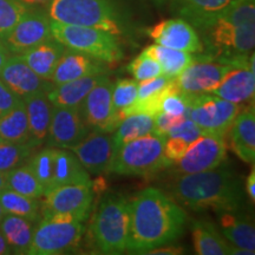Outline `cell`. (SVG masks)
<instances>
[{
	"label": "cell",
	"instance_id": "cell-1",
	"mask_svg": "<svg viewBox=\"0 0 255 255\" xmlns=\"http://www.w3.org/2000/svg\"><path fill=\"white\" fill-rule=\"evenodd\" d=\"M184 209L156 188H146L129 202V234L127 252L143 254L165 246L183 234Z\"/></svg>",
	"mask_w": 255,
	"mask_h": 255
},
{
	"label": "cell",
	"instance_id": "cell-2",
	"mask_svg": "<svg viewBox=\"0 0 255 255\" xmlns=\"http://www.w3.org/2000/svg\"><path fill=\"white\" fill-rule=\"evenodd\" d=\"M171 193L177 202L197 212H239L245 206V190L240 178L228 165L180 175L171 186Z\"/></svg>",
	"mask_w": 255,
	"mask_h": 255
},
{
	"label": "cell",
	"instance_id": "cell-3",
	"mask_svg": "<svg viewBox=\"0 0 255 255\" xmlns=\"http://www.w3.org/2000/svg\"><path fill=\"white\" fill-rule=\"evenodd\" d=\"M46 12L52 21L100 28L119 37L124 21L113 0H51Z\"/></svg>",
	"mask_w": 255,
	"mask_h": 255
},
{
	"label": "cell",
	"instance_id": "cell-4",
	"mask_svg": "<svg viewBox=\"0 0 255 255\" xmlns=\"http://www.w3.org/2000/svg\"><path fill=\"white\" fill-rule=\"evenodd\" d=\"M164 136L150 132L126 143L114 155L108 173L146 177L171 167L164 155Z\"/></svg>",
	"mask_w": 255,
	"mask_h": 255
},
{
	"label": "cell",
	"instance_id": "cell-5",
	"mask_svg": "<svg viewBox=\"0 0 255 255\" xmlns=\"http://www.w3.org/2000/svg\"><path fill=\"white\" fill-rule=\"evenodd\" d=\"M91 234L101 253L116 255L127 252L129 202L117 194H107L92 219Z\"/></svg>",
	"mask_w": 255,
	"mask_h": 255
},
{
	"label": "cell",
	"instance_id": "cell-6",
	"mask_svg": "<svg viewBox=\"0 0 255 255\" xmlns=\"http://www.w3.org/2000/svg\"><path fill=\"white\" fill-rule=\"evenodd\" d=\"M51 31L52 37L65 47L105 64H115L124 57L117 37L100 28L52 21Z\"/></svg>",
	"mask_w": 255,
	"mask_h": 255
},
{
	"label": "cell",
	"instance_id": "cell-7",
	"mask_svg": "<svg viewBox=\"0 0 255 255\" xmlns=\"http://www.w3.org/2000/svg\"><path fill=\"white\" fill-rule=\"evenodd\" d=\"M81 220L65 214H46L33 231L30 255H58L68 253L78 246L84 234Z\"/></svg>",
	"mask_w": 255,
	"mask_h": 255
},
{
	"label": "cell",
	"instance_id": "cell-8",
	"mask_svg": "<svg viewBox=\"0 0 255 255\" xmlns=\"http://www.w3.org/2000/svg\"><path fill=\"white\" fill-rule=\"evenodd\" d=\"M181 94V92H180ZM187 103L186 117L203 132L225 135L241 111L240 104L226 101L214 94H182Z\"/></svg>",
	"mask_w": 255,
	"mask_h": 255
},
{
	"label": "cell",
	"instance_id": "cell-9",
	"mask_svg": "<svg viewBox=\"0 0 255 255\" xmlns=\"http://www.w3.org/2000/svg\"><path fill=\"white\" fill-rule=\"evenodd\" d=\"M113 89L114 83L105 75L78 105L81 119L90 131L111 133L124 120L114 109Z\"/></svg>",
	"mask_w": 255,
	"mask_h": 255
},
{
	"label": "cell",
	"instance_id": "cell-10",
	"mask_svg": "<svg viewBox=\"0 0 255 255\" xmlns=\"http://www.w3.org/2000/svg\"><path fill=\"white\" fill-rule=\"evenodd\" d=\"M227 157L225 135L205 132L188 146L186 154L174 162L173 171L180 175L196 174L212 170L221 165Z\"/></svg>",
	"mask_w": 255,
	"mask_h": 255
},
{
	"label": "cell",
	"instance_id": "cell-11",
	"mask_svg": "<svg viewBox=\"0 0 255 255\" xmlns=\"http://www.w3.org/2000/svg\"><path fill=\"white\" fill-rule=\"evenodd\" d=\"M51 18L43 7L27 8L18 23L0 37L9 55H23L52 37Z\"/></svg>",
	"mask_w": 255,
	"mask_h": 255
},
{
	"label": "cell",
	"instance_id": "cell-12",
	"mask_svg": "<svg viewBox=\"0 0 255 255\" xmlns=\"http://www.w3.org/2000/svg\"><path fill=\"white\" fill-rule=\"evenodd\" d=\"M41 215L65 214L85 221L94 202L92 184H66L44 194Z\"/></svg>",
	"mask_w": 255,
	"mask_h": 255
},
{
	"label": "cell",
	"instance_id": "cell-13",
	"mask_svg": "<svg viewBox=\"0 0 255 255\" xmlns=\"http://www.w3.org/2000/svg\"><path fill=\"white\" fill-rule=\"evenodd\" d=\"M231 68L228 64L213 62L208 57H194L193 63L174 78L175 85L181 94H213Z\"/></svg>",
	"mask_w": 255,
	"mask_h": 255
},
{
	"label": "cell",
	"instance_id": "cell-14",
	"mask_svg": "<svg viewBox=\"0 0 255 255\" xmlns=\"http://www.w3.org/2000/svg\"><path fill=\"white\" fill-rule=\"evenodd\" d=\"M88 129L81 119L78 107H53L47 131V146L71 149L88 136Z\"/></svg>",
	"mask_w": 255,
	"mask_h": 255
},
{
	"label": "cell",
	"instance_id": "cell-15",
	"mask_svg": "<svg viewBox=\"0 0 255 255\" xmlns=\"http://www.w3.org/2000/svg\"><path fill=\"white\" fill-rule=\"evenodd\" d=\"M148 36L155 41L170 49L189 53H202L203 44L193 25L182 18L162 20L146 30Z\"/></svg>",
	"mask_w": 255,
	"mask_h": 255
},
{
	"label": "cell",
	"instance_id": "cell-16",
	"mask_svg": "<svg viewBox=\"0 0 255 255\" xmlns=\"http://www.w3.org/2000/svg\"><path fill=\"white\" fill-rule=\"evenodd\" d=\"M0 79L20 100L40 92L47 94L55 87L51 81L39 77L19 55H9L5 65L0 70Z\"/></svg>",
	"mask_w": 255,
	"mask_h": 255
},
{
	"label": "cell",
	"instance_id": "cell-17",
	"mask_svg": "<svg viewBox=\"0 0 255 255\" xmlns=\"http://www.w3.org/2000/svg\"><path fill=\"white\" fill-rule=\"evenodd\" d=\"M70 150L90 175L108 173L113 161V142L109 133L90 131Z\"/></svg>",
	"mask_w": 255,
	"mask_h": 255
},
{
	"label": "cell",
	"instance_id": "cell-18",
	"mask_svg": "<svg viewBox=\"0 0 255 255\" xmlns=\"http://www.w3.org/2000/svg\"><path fill=\"white\" fill-rule=\"evenodd\" d=\"M107 72L108 68L105 63L66 47L62 58L57 64L51 82L55 85H58L89 76L105 75Z\"/></svg>",
	"mask_w": 255,
	"mask_h": 255
},
{
	"label": "cell",
	"instance_id": "cell-19",
	"mask_svg": "<svg viewBox=\"0 0 255 255\" xmlns=\"http://www.w3.org/2000/svg\"><path fill=\"white\" fill-rule=\"evenodd\" d=\"M213 94L237 104L254 101L255 71L242 66H232Z\"/></svg>",
	"mask_w": 255,
	"mask_h": 255
},
{
	"label": "cell",
	"instance_id": "cell-20",
	"mask_svg": "<svg viewBox=\"0 0 255 255\" xmlns=\"http://www.w3.org/2000/svg\"><path fill=\"white\" fill-rule=\"evenodd\" d=\"M231 145L239 158L246 163L255 159V110L254 105L241 110L231 127Z\"/></svg>",
	"mask_w": 255,
	"mask_h": 255
},
{
	"label": "cell",
	"instance_id": "cell-21",
	"mask_svg": "<svg viewBox=\"0 0 255 255\" xmlns=\"http://www.w3.org/2000/svg\"><path fill=\"white\" fill-rule=\"evenodd\" d=\"M233 0H174L175 8L181 18L200 28L209 27Z\"/></svg>",
	"mask_w": 255,
	"mask_h": 255
},
{
	"label": "cell",
	"instance_id": "cell-22",
	"mask_svg": "<svg viewBox=\"0 0 255 255\" xmlns=\"http://www.w3.org/2000/svg\"><path fill=\"white\" fill-rule=\"evenodd\" d=\"M23 101L26 108L30 131L28 142L37 149L46 141L53 105L47 98L46 92L30 96Z\"/></svg>",
	"mask_w": 255,
	"mask_h": 255
},
{
	"label": "cell",
	"instance_id": "cell-23",
	"mask_svg": "<svg viewBox=\"0 0 255 255\" xmlns=\"http://www.w3.org/2000/svg\"><path fill=\"white\" fill-rule=\"evenodd\" d=\"M219 223L222 234L232 246L251 251L255 254V229L254 223L248 216L239 212L218 213Z\"/></svg>",
	"mask_w": 255,
	"mask_h": 255
},
{
	"label": "cell",
	"instance_id": "cell-24",
	"mask_svg": "<svg viewBox=\"0 0 255 255\" xmlns=\"http://www.w3.org/2000/svg\"><path fill=\"white\" fill-rule=\"evenodd\" d=\"M66 47L53 37L19 55L39 77L51 81Z\"/></svg>",
	"mask_w": 255,
	"mask_h": 255
},
{
	"label": "cell",
	"instance_id": "cell-25",
	"mask_svg": "<svg viewBox=\"0 0 255 255\" xmlns=\"http://www.w3.org/2000/svg\"><path fill=\"white\" fill-rule=\"evenodd\" d=\"M66 184H92V181L90 174L71 150L56 148L53 175L49 190Z\"/></svg>",
	"mask_w": 255,
	"mask_h": 255
},
{
	"label": "cell",
	"instance_id": "cell-26",
	"mask_svg": "<svg viewBox=\"0 0 255 255\" xmlns=\"http://www.w3.org/2000/svg\"><path fill=\"white\" fill-rule=\"evenodd\" d=\"M104 76H89V77L55 85L47 92V98L53 107H78L89 92L103 79Z\"/></svg>",
	"mask_w": 255,
	"mask_h": 255
},
{
	"label": "cell",
	"instance_id": "cell-27",
	"mask_svg": "<svg viewBox=\"0 0 255 255\" xmlns=\"http://www.w3.org/2000/svg\"><path fill=\"white\" fill-rule=\"evenodd\" d=\"M34 227V221L17 215L5 214L0 221V232L14 254H27Z\"/></svg>",
	"mask_w": 255,
	"mask_h": 255
},
{
	"label": "cell",
	"instance_id": "cell-28",
	"mask_svg": "<svg viewBox=\"0 0 255 255\" xmlns=\"http://www.w3.org/2000/svg\"><path fill=\"white\" fill-rule=\"evenodd\" d=\"M191 235H193L195 252L199 255L232 254L233 246L212 223L207 221H193Z\"/></svg>",
	"mask_w": 255,
	"mask_h": 255
},
{
	"label": "cell",
	"instance_id": "cell-29",
	"mask_svg": "<svg viewBox=\"0 0 255 255\" xmlns=\"http://www.w3.org/2000/svg\"><path fill=\"white\" fill-rule=\"evenodd\" d=\"M142 52L152 57L161 66L162 75L168 78L177 77L194 60L193 53L170 49L159 44L146 46Z\"/></svg>",
	"mask_w": 255,
	"mask_h": 255
},
{
	"label": "cell",
	"instance_id": "cell-30",
	"mask_svg": "<svg viewBox=\"0 0 255 255\" xmlns=\"http://www.w3.org/2000/svg\"><path fill=\"white\" fill-rule=\"evenodd\" d=\"M154 119L145 114H135L127 116L111 136L113 142V157L117 150L126 143L152 132Z\"/></svg>",
	"mask_w": 255,
	"mask_h": 255
},
{
	"label": "cell",
	"instance_id": "cell-31",
	"mask_svg": "<svg viewBox=\"0 0 255 255\" xmlns=\"http://www.w3.org/2000/svg\"><path fill=\"white\" fill-rule=\"evenodd\" d=\"M0 139L9 142H28L30 139L26 108L23 100L13 109L0 116Z\"/></svg>",
	"mask_w": 255,
	"mask_h": 255
},
{
	"label": "cell",
	"instance_id": "cell-32",
	"mask_svg": "<svg viewBox=\"0 0 255 255\" xmlns=\"http://www.w3.org/2000/svg\"><path fill=\"white\" fill-rule=\"evenodd\" d=\"M0 205L4 209L5 214L21 216L34 222L39 220L41 213V202L39 199L25 196L9 188H5L0 191Z\"/></svg>",
	"mask_w": 255,
	"mask_h": 255
},
{
	"label": "cell",
	"instance_id": "cell-33",
	"mask_svg": "<svg viewBox=\"0 0 255 255\" xmlns=\"http://www.w3.org/2000/svg\"><path fill=\"white\" fill-rule=\"evenodd\" d=\"M6 188H9L19 194H23L25 196L39 200L45 193L43 186L27 162L8 171L7 187Z\"/></svg>",
	"mask_w": 255,
	"mask_h": 255
},
{
	"label": "cell",
	"instance_id": "cell-34",
	"mask_svg": "<svg viewBox=\"0 0 255 255\" xmlns=\"http://www.w3.org/2000/svg\"><path fill=\"white\" fill-rule=\"evenodd\" d=\"M36 150L30 142L0 141V171L8 173L12 169L26 163Z\"/></svg>",
	"mask_w": 255,
	"mask_h": 255
},
{
	"label": "cell",
	"instance_id": "cell-35",
	"mask_svg": "<svg viewBox=\"0 0 255 255\" xmlns=\"http://www.w3.org/2000/svg\"><path fill=\"white\" fill-rule=\"evenodd\" d=\"M55 150L56 148L47 146V148L43 149L37 154L32 155L27 161V163L31 165L32 170L34 171L37 178L43 186L45 193L50 189L51 181H52L53 165H55Z\"/></svg>",
	"mask_w": 255,
	"mask_h": 255
},
{
	"label": "cell",
	"instance_id": "cell-36",
	"mask_svg": "<svg viewBox=\"0 0 255 255\" xmlns=\"http://www.w3.org/2000/svg\"><path fill=\"white\" fill-rule=\"evenodd\" d=\"M138 82L135 79H120L113 89V105L116 113H122L124 109L132 105L137 100Z\"/></svg>",
	"mask_w": 255,
	"mask_h": 255
},
{
	"label": "cell",
	"instance_id": "cell-37",
	"mask_svg": "<svg viewBox=\"0 0 255 255\" xmlns=\"http://www.w3.org/2000/svg\"><path fill=\"white\" fill-rule=\"evenodd\" d=\"M128 72H130L137 82H144L156 78L162 75V69L159 64L152 57L142 52L138 57L132 59L127 66Z\"/></svg>",
	"mask_w": 255,
	"mask_h": 255
},
{
	"label": "cell",
	"instance_id": "cell-38",
	"mask_svg": "<svg viewBox=\"0 0 255 255\" xmlns=\"http://www.w3.org/2000/svg\"><path fill=\"white\" fill-rule=\"evenodd\" d=\"M26 9L19 0H0V37L18 23Z\"/></svg>",
	"mask_w": 255,
	"mask_h": 255
},
{
	"label": "cell",
	"instance_id": "cell-39",
	"mask_svg": "<svg viewBox=\"0 0 255 255\" xmlns=\"http://www.w3.org/2000/svg\"><path fill=\"white\" fill-rule=\"evenodd\" d=\"M152 119H154L152 132L156 133V135L165 137V135H167L171 129H174V128L177 127L178 124L182 123L187 117L184 116V115H171L161 111V113L156 114Z\"/></svg>",
	"mask_w": 255,
	"mask_h": 255
},
{
	"label": "cell",
	"instance_id": "cell-40",
	"mask_svg": "<svg viewBox=\"0 0 255 255\" xmlns=\"http://www.w3.org/2000/svg\"><path fill=\"white\" fill-rule=\"evenodd\" d=\"M161 111L171 115H184L186 116L187 111V103L184 101L182 94L174 90L168 92L164 96L163 100L161 102V107H159Z\"/></svg>",
	"mask_w": 255,
	"mask_h": 255
},
{
	"label": "cell",
	"instance_id": "cell-41",
	"mask_svg": "<svg viewBox=\"0 0 255 255\" xmlns=\"http://www.w3.org/2000/svg\"><path fill=\"white\" fill-rule=\"evenodd\" d=\"M203 132V130L196 126L193 121L186 119L182 123L178 124L174 129H171L165 137H181V138L186 139L187 142H194L197 137H200Z\"/></svg>",
	"mask_w": 255,
	"mask_h": 255
},
{
	"label": "cell",
	"instance_id": "cell-42",
	"mask_svg": "<svg viewBox=\"0 0 255 255\" xmlns=\"http://www.w3.org/2000/svg\"><path fill=\"white\" fill-rule=\"evenodd\" d=\"M190 143L181 137H165L164 142V155L171 164L177 162L182 156L186 154L188 146Z\"/></svg>",
	"mask_w": 255,
	"mask_h": 255
},
{
	"label": "cell",
	"instance_id": "cell-43",
	"mask_svg": "<svg viewBox=\"0 0 255 255\" xmlns=\"http://www.w3.org/2000/svg\"><path fill=\"white\" fill-rule=\"evenodd\" d=\"M20 101V98L0 79V116L13 109Z\"/></svg>",
	"mask_w": 255,
	"mask_h": 255
},
{
	"label": "cell",
	"instance_id": "cell-44",
	"mask_svg": "<svg viewBox=\"0 0 255 255\" xmlns=\"http://www.w3.org/2000/svg\"><path fill=\"white\" fill-rule=\"evenodd\" d=\"M183 250L181 247H156L152 248L150 251H146L143 254H148V255H177V254H182Z\"/></svg>",
	"mask_w": 255,
	"mask_h": 255
},
{
	"label": "cell",
	"instance_id": "cell-45",
	"mask_svg": "<svg viewBox=\"0 0 255 255\" xmlns=\"http://www.w3.org/2000/svg\"><path fill=\"white\" fill-rule=\"evenodd\" d=\"M246 193L248 195V199L254 205L255 202V171L254 168L253 170L251 171V174L248 175L247 180H246Z\"/></svg>",
	"mask_w": 255,
	"mask_h": 255
},
{
	"label": "cell",
	"instance_id": "cell-46",
	"mask_svg": "<svg viewBox=\"0 0 255 255\" xmlns=\"http://www.w3.org/2000/svg\"><path fill=\"white\" fill-rule=\"evenodd\" d=\"M27 8L32 7H46L51 0H19Z\"/></svg>",
	"mask_w": 255,
	"mask_h": 255
},
{
	"label": "cell",
	"instance_id": "cell-47",
	"mask_svg": "<svg viewBox=\"0 0 255 255\" xmlns=\"http://www.w3.org/2000/svg\"><path fill=\"white\" fill-rule=\"evenodd\" d=\"M8 57H9L8 51L5 47L4 43H2V40L0 39V70H1L2 66L5 65L6 60H7Z\"/></svg>",
	"mask_w": 255,
	"mask_h": 255
},
{
	"label": "cell",
	"instance_id": "cell-48",
	"mask_svg": "<svg viewBox=\"0 0 255 255\" xmlns=\"http://www.w3.org/2000/svg\"><path fill=\"white\" fill-rule=\"evenodd\" d=\"M7 254H12L11 250H9L7 242L2 237L1 232H0V255H7Z\"/></svg>",
	"mask_w": 255,
	"mask_h": 255
},
{
	"label": "cell",
	"instance_id": "cell-49",
	"mask_svg": "<svg viewBox=\"0 0 255 255\" xmlns=\"http://www.w3.org/2000/svg\"><path fill=\"white\" fill-rule=\"evenodd\" d=\"M7 187V173L0 171V191Z\"/></svg>",
	"mask_w": 255,
	"mask_h": 255
},
{
	"label": "cell",
	"instance_id": "cell-50",
	"mask_svg": "<svg viewBox=\"0 0 255 255\" xmlns=\"http://www.w3.org/2000/svg\"><path fill=\"white\" fill-rule=\"evenodd\" d=\"M4 216H5V212H4V209H2L1 205H0V221H1Z\"/></svg>",
	"mask_w": 255,
	"mask_h": 255
},
{
	"label": "cell",
	"instance_id": "cell-51",
	"mask_svg": "<svg viewBox=\"0 0 255 255\" xmlns=\"http://www.w3.org/2000/svg\"><path fill=\"white\" fill-rule=\"evenodd\" d=\"M0 141H1V139H0Z\"/></svg>",
	"mask_w": 255,
	"mask_h": 255
}]
</instances>
